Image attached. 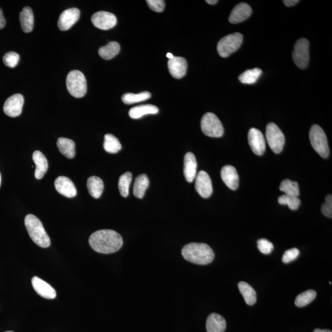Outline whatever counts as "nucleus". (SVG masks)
<instances>
[{
	"label": "nucleus",
	"instance_id": "7ed1b4c3",
	"mask_svg": "<svg viewBox=\"0 0 332 332\" xmlns=\"http://www.w3.org/2000/svg\"><path fill=\"white\" fill-rule=\"evenodd\" d=\"M26 227L30 238L42 248H47L51 245V239L45 230L43 225L34 215H27L25 218Z\"/></svg>",
	"mask_w": 332,
	"mask_h": 332
},
{
	"label": "nucleus",
	"instance_id": "2f4dec72",
	"mask_svg": "<svg viewBox=\"0 0 332 332\" xmlns=\"http://www.w3.org/2000/svg\"><path fill=\"white\" fill-rule=\"evenodd\" d=\"M262 74L260 69L255 68L243 72L239 77V80L243 84H252L257 82Z\"/></svg>",
	"mask_w": 332,
	"mask_h": 332
},
{
	"label": "nucleus",
	"instance_id": "4c0bfd02",
	"mask_svg": "<svg viewBox=\"0 0 332 332\" xmlns=\"http://www.w3.org/2000/svg\"><path fill=\"white\" fill-rule=\"evenodd\" d=\"M257 245L259 251L263 254H271L274 249L273 243L266 239H259L257 241Z\"/></svg>",
	"mask_w": 332,
	"mask_h": 332
},
{
	"label": "nucleus",
	"instance_id": "e433bc0d",
	"mask_svg": "<svg viewBox=\"0 0 332 332\" xmlns=\"http://www.w3.org/2000/svg\"><path fill=\"white\" fill-rule=\"evenodd\" d=\"M20 60V56L15 52H9L3 57V61L6 66L10 68H14L17 65Z\"/></svg>",
	"mask_w": 332,
	"mask_h": 332
},
{
	"label": "nucleus",
	"instance_id": "cd10ccee",
	"mask_svg": "<svg viewBox=\"0 0 332 332\" xmlns=\"http://www.w3.org/2000/svg\"><path fill=\"white\" fill-rule=\"evenodd\" d=\"M238 288L245 298V302L248 305H254L257 301V293L252 286L248 283L241 281L238 284Z\"/></svg>",
	"mask_w": 332,
	"mask_h": 332
},
{
	"label": "nucleus",
	"instance_id": "7c9ffc66",
	"mask_svg": "<svg viewBox=\"0 0 332 332\" xmlns=\"http://www.w3.org/2000/svg\"><path fill=\"white\" fill-rule=\"evenodd\" d=\"M103 148L109 153H117L122 148L119 140L114 135L108 134L105 136Z\"/></svg>",
	"mask_w": 332,
	"mask_h": 332
},
{
	"label": "nucleus",
	"instance_id": "ddd939ff",
	"mask_svg": "<svg viewBox=\"0 0 332 332\" xmlns=\"http://www.w3.org/2000/svg\"><path fill=\"white\" fill-rule=\"evenodd\" d=\"M80 17V11L78 8L68 9L62 12L58 20V27L62 31H67L78 22Z\"/></svg>",
	"mask_w": 332,
	"mask_h": 332
},
{
	"label": "nucleus",
	"instance_id": "9d476101",
	"mask_svg": "<svg viewBox=\"0 0 332 332\" xmlns=\"http://www.w3.org/2000/svg\"><path fill=\"white\" fill-rule=\"evenodd\" d=\"M91 21L97 28L103 30L114 28L117 24L115 15L106 11H99L94 13L91 17Z\"/></svg>",
	"mask_w": 332,
	"mask_h": 332
},
{
	"label": "nucleus",
	"instance_id": "39448f33",
	"mask_svg": "<svg viewBox=\"0 0 332 332\" xmlns=\"http://www.w3.org/2000/svg\"><path fill=\"white\" fill-rule=\"evenodd\" d=\"M311 144L315 150L323 158H327L330 154L328 141L325 133L319 125L315 124L309 131Z\"/></svg>",
	"mask_w": 332,
	"mask_h": 332
},
{
	"label": "nucleus",
	"instance_id": "6e6552de",
	"mask_svg": "<svg viewBox=\"0 0 332 332\" xmlns=\"http://www.w3.org/2000/svg\"><path fill=\"white\" fill-rule=\"evenodd\" d=\"M266 138L270 147L274 153H281L285 145V137L277 125L270 123L266 128Z\"/></svg>",
	"mask_w": 332,
	"mask_h": 332
},
{
	"label": "nucleus",
	"instance_id": "79ce46f5",
	"mask_svg": "<svg viewBox=\"0 0 332 332\" xmlns=\"http://www.w3.org/2000/svg\"><path fill=\"white\" fill-rule=\"evenodd\" d=\"M6 20L4 16V13H3V11L1 8H0V29H3L6 26Z\"/></svg>",
	"mask_w": 332,
	"mask_h": 332
},
{
	"label": "nucleus",
	"instance_id": "6ab92c4d",
	"mask_svg": "<svg viewBox=\"0 0 332 332\" xmlns=\"http://www.w3.org/2000/svg\"><path fill=\"white\" fill-rule=\"evenodd\" d=\"M221 178L227 187L235 190L239 187V178L237 170L232 166H225L221 170Z\"/></svg>",
	"mask_w": 332,
	"mask_h": 332
},
{
	"label": "nucleus",
	"instance_id": "b1692460",
	"mask_svg": "<svg viewBox=\"0 0 332 332\" xmlns=\"http://www.w3.org/2000/svg\"><path fill=\"white\" fill-rule=\"evenodd\" d=\"M159 112V109L153 105H143L131 108L129 112L130 117L132 119H139L144 115H155Z\"/></svg>",
	"mask_w": 332,
	"mask_h": 332
},
{
	"label": "nucleus",
	"instance_id": "de8ad7c7",
	"mask_svg": "<svg viewBox=\"0 0 332 332\" xmlns=\"http://www.w3.org/2000/svg\"><path fill=\"white\" fill-rule=\"evenodd\" d=\"M1 182H2V178H1V174H0V186H1Z\"/></svg>",
	"mask_w": 332,
	"mask_h": 332
},
{
	"label": "nucleus",
	"instance_id": "c9c22d12",
	"mask_svg": "<svg viewBox=\"0 0 332 332\" xmlns=\"http://www.w3.org/2000/svg\"><path fill=\"white\" fill-rule=\"evenodd\" d=\"M278 203L280 205H287L292 211H295L299 208L301 201L297 196L284 194L278 198Z\"/></svg>",
	"mask_w": 332,
	"mask_h": 332
},
{
	"label": "nucleus",
	"instance_id": "72a5a7b5",
	"mask_svg": "<svg viewBox=\"0 0 332 332\" xmlns=\"http://www.w3.org/2000/svg\"><path fill=\"white\" fill-rule=\"evenodd\" d=\"M132 173L127 172L121 175L118 182V188L122 196L126 197L129 193V187L132 182Z\"/></svg>",
	"mask_w": 332,
	"mask_h": 332
},
{
	"label": "nucleus",
	"instance_id": "a878e982",
	"mask_svg": "<svg viewBox=\"0 0 332 332\" xmlns=\"http://www.w3.org/2000/svg\"><path fill=\"white\" fill-rule=\"evenodd\" d=\"M57 146L63 156L72 159L75 156V144L71 139L60 138L57 140Z\"/></svg>",
	"mask_w": 332,
	"mask_h": 332
},
{
	"label": "nucleus",
	"instance_id": "bb28decb",
	"mask_svg": "<svg viewBox=\"0 0 332 332\" xmlns=\"http://www.w3.org/2000/svg\"><path fill=\"white\" fill-rule=\"evenodd\" d=\"M150 185L148 176L145 174L139 175L136 179L133 187V194L139 199L144 197L145 191Z\"/></svg>",
	"mask_w": 332,
	"mask_h": 332
},
{
	"label": "nucleus",
	"instance_id": "aec40b11",
	"mask_svg": "<svg viewBox=\"0 0 332 332\" xmlns=\"http://www.w3.org/2000/svg\"><path fill=\"white\" fill-rule=\"evenodd\" d=\"M197 161L193 153L188 152L185 155L184 173L186 181L192 182L196 176Z\"/></svg>",
	"mask_w": 332,
	"mask_h": 332
},
{
	"label": "nucleus",
	"instance_id": "473e14b6",
	"mask_svg": "<svg viewBox=\"0 0 332 332\" xmlns=\"http://www.w3.org/2000/svg\"><path fill=\"white\" fill-rule=\"evenodd\" d=\"M279 190L290 196L298 197L300 195L299 185L297 182L291 180H284L280 184Z\"/></svg>",
	"mask_w": 332,
	"mask_h": 332
},
{
	"label": "nucleus",
	"instance_id": "ea45409f",
	"mask_svg": "<svg viewBox=\"0 0 332 332\" xmlns=\"http://www.w3.org/2000/svg\"><path fill=\"white\" fill-rule=\"evenodd\" d=\"M321 212L325 217H332V196L331 194H328L325 197V203L321 207Z\"/></svg>",
	"mask_w": 332,
	"mask_h": 332
},
{
	"label": "nucleus",
	"instance_id": "f3484780",
	"mask_svg": "<svg viewBox=\"0 0 332 332\" xmlns=\"http://www.w3.org/2000/svg\"><path fill=\"white\" fill-rule=\"evenodd\" d=\"M33 289L39 295L47 299H54L56 297V292L53 287L37 276L32 279Z\"/></svg>",
	"mask_w": 332,
	"mask_h": 332
},
{
	"label": "nucleus",
	"instance_id": "49530a36",
	"mask_svg": "<svg viewBox=\"0 0 332 332\" xmlns=\"http://www.w3.org/2000/svg\"><path fill=\"white\" fill-rule=\"evenodd\" d=\"M166 57L167 58H169V59H173V57H173L172 54H171V53H167V55H166Z\"/></svg>",
	"mask_w": 332,
	"mask_h": 332
},
{
	"label": "nucleus",
	"instance_id": "423d86ee",
	"mask_svg": "<svg viewBox=\"0 0 332 332\" xmlns=\"http://www.w3.org/2000/svg\"><path fill=\"white\" fill-rule=\"evenodd\" d=\"M203 132L211 138H221L224 134V128L217 116L212 113H207L201 121Z\"/></svg>",
	"mask_w": 332,
	"mask_h": 332
},
{
	"label": "nucleus",
	"instance_id": "c756f323",
	"mask_svg": "<svg viewBox=\"0 0 332 332\" xmlns=\"http://www.w3.org/2000/svg\"><path fill=\"white\" fill-rule=\"evenodd\" d=\"M151 94L148 91L139 94L126 93L122 96L121 99L125 104L130 105L134 103L145 101L150 98Z\"/></svg>",
	"mask_w": 332,
	"mask_h": 332
},
{
	"label": "nucleus",
	"instance_id": "f704fd0d",
	"mask_svg": "<svg viewBox=\"0 0 332 332\" xmlns=\"http://www.w3.org/2000/svg\"><path fill=\"white\" fill-rule=\"evenodd\" d=\"M316 292L314 290H307L298 295L295 299V304L298 307H304L307 306L315 299Z\"/></svg>",
	"mask_w": 332,
	"mask_h": 332
},
{
	"label": "nucleus",
	"instance_id": "a18cd8bd",
	"mask_svg": "<svg viewBox=\"0 0 332 332\" xmlns=\"http://www.w3.org/2000/svg\"><path fill=\"white\" fill-rule=\"evenodd\" d=\"M313 332H332V331L330 330H327V329H325V330H322V329L316 328L315 329V330H314Z\"/></svg>",
	"mask_w": 332,
	"mask_h": 332
},
{
	"label": "nucleus",
	"instance_id": "f257e3e1",
	"mask_svg": "<svg viewBox=\"0 0 332 332\" xmlns=\"http://www.w3.org/2000/svg\"><path fill=\"white\" fill-rule=\"evenodd\" d=\"M90 245L94 251L100 254H109L117 252L123 245V240L117 231L101 230L91 234Z\"/></svg>",
	"mask_w": 332,
	"mask_h": 332
},
{
	"label": "nucleus",
	"instance_id": "20e7f679",
	"mask_svg": "<svg viewBox=\"0 0 332 332\" xmlns=\"http://www.w3.org/2000/svg\"><path fill=\"white\" fill-rule=\"evenodd\" d=\"M66 84L69 93L76 98H81L86 94V79L80 71L70 72L67 77Z\"/></svg>",
	"mask_w": 332,
	"mask_h": 332
},
{
	"label": "nucleus",
	"instance_id": "2eb2a0df",
	"mask_svg": "<svg viewBox=\"0 0 332 332\" xmlns=\"http://www.w3.org/2000/svg\"><path fill=\"white\" fill-rule=\"evenodd\" d=\"M55 188L60 194L67 197H74L77 194V188L71 181L67 176H60L54 183Z\"/></svg>",
	"mask_w": 332,
	"mask_h": 332
},
{
	"label": "nucleus",
	"instance_id": "412c9836",
	"mask_svg": "<svg viewBox=\"0 0 332 332\" xmlns=\"http://www.w3.org/2000/svg\"><path fill=\"white\" fill-rule=\"evenodd\" d=\"M227 327V322L223 316L217 313H212L206 321L208 332H224Z\"/></svg>",
	"mask_w": 332,
	"mask_h": 332
},
{
	"label": "nucleus",
	"instance_id": "a211bd4d",
	"mask_svg": "<svg viewBox=\"0 0 332 332\" xmlns=\"http://www.w3.org/2000/svg\"><path fill=\"white\" fill-rule=\"evenodd\" d=\"M252 9L246 3H240L234 8L229 16L230 23L238 24L248 19L251 16Z\"/></svg>",
	"mask_w": 332,
	"mask_h": 332
},
{
	"label": "nucleus",
	"instance_id": "a19ab883",
	"mask_svg": "<svg viewBox=\"0 0 332 332\" xmlns=\"http://www.w3.org/2000/svg\"><path fill=\"white\" fill-rule=\"evenodd\" d=\"M147 4L152 11L161 13L165 8V2L164 0H147Z\"/></svg>",
	"mask_w": 332,
	"mask_h": 332
},
{
	"label": "nucleus",
	"instance_id": "4be33fe9",
	"mask_svg": "<svg viewBox=\"0 0 332 332\" xmlns=\"http://www.w3.org/2000/svg\"><path fill=\"white\" fill-rule=\"evenodd\" d=\"M33 160L36 166L35 176L36 179L43 178L48 169L47 158L39 151H35L33 154Z\"/></svg>",
	"mask_w": 332,
	"mask_h": 332
},
{
	"label": "nucleus",
	"instance_id": "09e8293b",
	"mask_svg": "<svg viewBox=\"0 0 332 332\" xmlns=\"http://www.w3.org/2000/svg\"><path fill=\"white\" fill-rule=\"evenodd\" d=\"M6 332H14V331H6Z\"/></svg>",
	"mask_w": 332,
	"mask_h": 332
},
{
	"label": "nucleus",
	"instance_id": "4468645a",
	"mask_svg": "<svg viewBox=\"0 0 332 332\" xmlns=\"http://www.w3.org/2000/svg\"><path fill=\"white\" fill-rule=\"evenodd\" d=\"M250 147L255 154L261 156L266 150V144L263 134L256 128H252L248 133Z\"/></svg>",
	"mask_w": 332,
	"mask_h": 332
},
{
	"label": "nucleus",
	"instance_id": "c03bdc74",
	"mask_svg": "<svg viewBox=\"0 0 332 332\" xmlns=\"http://www.w3.org/2000/svg\"><path fill=\"white\" fill-rule=\"evenodd\" d=\"M207 3L209 5H215L218 3L217 0H207Z\"/></svg>",
	"mask_w": 332,
	"mask_h": 332
},
{
	"label": "nucleus",
	"instance_id": "f03ea898",
	"mask_svg": "<svg viewBox=\"0 0 332 332\" xmlns=\"http://www.w3.org/2000/svg\"><path fill=\"white\" fill-rule=\"evenodd\" d=\"M182 254L186 260L200 265L212 263L215 257L211 247L205 243L188 244L183 248Z\"/></svg>",
	"mask_w": 332,
	"mask_h": 332
},
{
	"label": "nucleus",
	"instance_id": "0eeeda50",
	"mask_svg": "<svg viewBox=\"0 0 332 332\" xmlns=\"http://www.w3.org/2000/svg\"><path fill=\"white\" fill-rule=\"evenodd\" d=\"M243 35L240 33H234L222 38L218 42L217 51L222 57H228L236 52L241 46Z\"/></svg>",
	"mask_w": 332,
	"mask_h": 332
},
{
	"label": "nucleus",
	"instance_id": "c85d7f7f",
	"mask_svg": "<svg viewBox=\"0 0 332 332\" xmlns=\"http://www.w3.org/2000/svg\"><path fill=\"white\" fill-rule=\"evenodd\" d=\"M120 45L116 41H111L99 49V54L102 59L110 60L120 53Z\"/></svg>",
	"mask_w": 332,
	"mask_h": 332
},
{
	"label": "nucleus",
	"instance_id": "37998d69",
	"mask_svg": "<svg viewBox=\"0 0 332 332\" xmlns=\"http://www.w3.org/2000/svg\"><path fill=\"white\" fill-rule=\"evenodd\" d=\"M300 1L298 0H284L283 1L284 4L287 7H293V6L297 5Z\"/></svg>",
	"mask_w": 332,
	"mask_h": 332
},
{
	"label": "nucleus",
	"instance_id": "1a4fd4ad",
	"mask_svg": "<svg viewBox=\"0 0 332 332\" xmlns=\"http://www.w3.org/2000/svg\"><path fill=\"white\" fill-rule=\"evenodd\" d=\"M292 57L298 68H307L309 61V42L307 39L301 38L295 42Z\"/></svg>",
	"mask_w": 332,
	"mask_h": 332
},
{
	"label": "nucleus",
	"instance_id": "5701e85b",
	"mask_svg": "<svg viewBox=\"0 0 332 332\" xmlns=\"http://www.w3.org/2000/svg\"><path fill=\"white\" fill-rule=\"evenodd\" d=\"M21 28L25 33L31 32L34 27V16L32 9L29 7L24 8L20 13Z\"/></svg>",
	"mask_w": 332,
	"mask_h": 332
},
{
	"label": "nucleus",
	"instance_id": "f8f14e48",
	"mask_svg": "<svg viewBox=\"0 0 332 332\" xmlns=\"http://www.w3.org/2000/svg\"><path fill=\"white\" fill-rule=\"evenodd\" d=\"M195 179V189L198 194L204 198L211 196L213 192L212 183L208 173L201 170Z\"/></svg>",
	"mask_w": 332,
	"mask_h": 332
},
{
	"label": "nucleus",
	"instance_id": "9b49d317",
	"mask_svg": "<svg viewBox=\"0 0 332 332\" xmlns=\"http://www.w3.org/2000/svg\"><path fill=\"white\" fill-rule=\"evenodd\" d=\"M24 103L22 94H14L6 100L4 106L5 114L12 118L19 117L22 114Z\"/></svg>",
	"mask_w": 332,
	"mask_h": 332
},
{
	"label": "nucleus",
	"instance_id": "dca6fc26",
	"mask_svg": "<svg viewBox=\"0 0 332 332\" xmlns=\"http://www.w3.org/2000/svg\"><path fill=\"white\" fill-rule=\"evenodd\" d=\"M167 65L170 74L173 78H182L187 74L188 63L184 57H174L169 60Z\"/></svg>",
	"mask_w": 332,
	"mask_h": 332
},
{
	"label": "nucleus",
	"instance_id": "58836bf2",
	"mask_svg": "<svg viewBox=\"0 0 332 332\" xmlns=\"http://www.w3.org/2000/svg\"><path fill=\"white\" fill-rule=\"evenodd\" d=\"M300 255V251L297 248H293L287 250L285 251L282 258V260L285 263H290L297 259Z\"/></svg>",
	"mask_w": 332,
	"mask_h": 332
},
{
	"label": "nucleus",
	"instance_id": "393cba45",
	"mask_svg": "<svg viewBox=\"0 0 332 332\" xmlns=\"http://www.w3.org/2000/svg\"><path fill=\"white\" fill-rule=\"evenodd\" d=\"M87 187L91 196L98 199L103 193L104 184L101 179L96 176H91L87 180Z\"/></svg>",
	"mask_w": 332,
	"mask_h": 332
}]
</instances>
